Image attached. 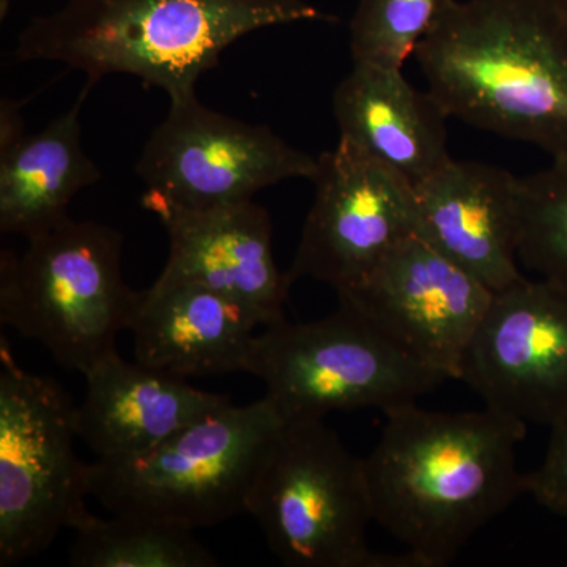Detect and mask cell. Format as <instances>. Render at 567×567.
<instances>
[{
  "label": "cell",
  "instance_id": "cell-1",
  "mask_svg": "<svg viewBox=\"0 0 567 567\" xmlns=\"http://www.w3.org/2000/svg\"><path fill=\"white\" fill-rule=\"evenodd\" d=\"M363 458L374 524L405 546L415 567L450 565L486 525L527 495L517 446L528 425L484 406L383 413Z\"/></svg>",
  "mask_w": 567,
  "mask_h": 567
},
{
  "label": "cell",
  "instance_id": "cell-2",
  "mask_svg": "<svg viewBox=\"0 0 567 567\" xmlns=\"http://www.w3.org/2000/svg\"><path fill=\"white\" fill-rule=\"evenodd\" d=\"M415 59L447 117L567 158V21L550 0H453Z\"/></svg>",
  "mask_w": 567,
  "mask_h": 567
},
{
  "label": "cell",
  "instance_id": "cell-3",
  "mask_svg": "<svg viewBox=\"0 0 567 567\" xmlns=\"http://www.w3.org/2000/svg\"><path fill=\"white\" fill-rule=\"evenodd\" d=\"M334 21L306 0H66L18 37V61L59 62L95 85L132 74L171 102L196 95L230 44L256 31Z\"/></svg>",
  "mask_w": 567,
  "mask_h": 567
},
{
  "label": "cell",
  "instance_id": "cell-4",
  "mask_svg": "<svg viewBox=\"0 0 567 567\" xmlns=\"http://www.w3.org/2000/svg\"><path fill=\"white\" fill-rule=\"evenodd\" d=\"M123 238L112 227L66 216L18 256L0 254V322L84 374L117 350L142 292L123 278Z\"/></svg>",
  "mask_w": 567,
  "mask_h": 567
},
{
  "label": "cell",
  "instance_id": "cell-5",
  "mask_svg": "<svg viewBox=\"0 0 567 567\" xmlns=\"http://www.w3.org/2000/svg\"><path fill=\"white\" fill-rule=\"evenodd\" d=\"M282 425L267 398L224 406L144 453L95 461L91 495L111 514L189 529L223 524L248 513Z\"/></svg>",
  "mask_w": 567,
  "mask_h": 567
},
{
  "label": "cell",
  "instance_id": "cell-6",
  "mask_svg": "<svg viewBox=\"0 0 567 567\" xmlns=\"http://www.w3.org/2000/svg\"><path fill=\"white\" fill-rule=\"evenodd\" d=\"M246 374L262 380L264 398L284 423L363 409L386 413L447 382L342 303L322 319L265 327L254 336Z\"/></svg>",
  "mask_w": 567,
  "mask_h": 567
},
{
  "label": "cell",
  "instance_id": "cell-7",
  "mask_svg": "<svg viewBox=\"0 0 567 567\" xmlns=\"http://www.w3.org/2000/svg\"><path fill=\"white\" fill-rule=\"evenodd\" d=\"M268 547L293 567H415L375 554L364 461L323 420L284 423L249 496Z\"/></svg>",
  "mask_w": 567,
  "mask_h": 567
},
{
  "label": "cell",
  "instance_id": "cell-8",
  "mask_svg": "<svg viewBox=\"0 0 567 567\" xmlns=\"http://www.w3.org/2000/svg\"><path fill=\"white\" fill-rule=\"evenodd\" d=\"M0 566L21 565L89 516V472L74 451L78 405L61 383L0 350Z\"/></svg>",
  "mask_w": 567,
  "mask_h": 567
},
{
  "label": "cell",
  "instance_id": "cell-9",
  "mask_svg": "<svg viewBox=\"0 0 567 567\" xmlns=\"http://www.w3.org/2000/svg\"><path fill=\"white\" fill-rule=\"evenodd\" d=\"M317 173V156L298 151L265 125H251L199 102H171L145 142L136 174L152 192L189 208L251 200L278 183Z\"/></svg>",
  "mask_w": 567,
  "mask_h": 567
},
{
  "label": "cell",
  "instance_id": "cell-10",
  "mask_svg": "<svg viewBox=\"0 0 567 567\" xmlns=\"http://www.w3.org/2000/svg\"><path fill=\"white\" fill-rule=\"evenodd\" d=\"M336 295L421 364L458 380L494 290L416 233Z\"/></svg>",
  "mask_w": 567,
  "mask_h": 567
},
{
  "label": "cell",
  "instance_id": "cell-11",
  "mask_svg": "<svg viewBox=\"0 0 567 567\" xmlns=\"http://www.w3.org/2000/svg\"><path fill=\"white\" fill-rule=\"evenodd\" d=\"M458 380L511 420L554 427L567 417V290L522 278L494 292Z\"/></svg>",
  "mask_w": 567,
  "mask_h": 567
},
{
  "label": "cell",
  "instance_id": "cell-12",
  "mask_svg": "<svg viewBox=\"0 0 567 567\" xmlns=\"http://www.w3.org/2000/svg\"><path fill=\"white\" fill-rule=\"evenodd\" d=\"M316 186L292 265L334 292L352 286L399 241L417 233L415 186L350 142L317 156Z\"/></svg>",
  "mask_w": 567,
  "mask_h": 567
},
{
  "label": "cell",
  "instance_id": "cell-13",
  "mask_svg": "<svg viewBox=\"0 0 567 567\" xmlns=\"http://www.w3.org/2000/svg\"><path fill=\"white\" fill-rule=\"evenodd\" d=\"M142 207L162 221L169 256L158 278L188 281L229 295L251 308L264 328L286 319L290 284L274 251L270 213L254 200L207 208L182 207L145 192Z\"/></svg>",
  "mask_w": 567,
  "mask_h": 567
},
{
  "label": "cell",
  "instance_id": "cell-14",
  "mask_svg": "<svg viewBox=\"0 0 567 567\" xmlns=\"http://www.w3.org/2000/svg\"><path fill=\"white\" fill-rule=\"evenodd\" d=\"M417 234L498 292L524 278L520 177L480 162L451 159L415 186Z\"/></svg>",
  "mask_w": 567,
  "mask_h": 567
},
{
  "label": "cell",
  "instance_id": "cell-15",
  "mask_svg": "<svg viewBox=\"0 0 567 567\" xmlns=\"http://www.w3.org/2000/svg\"><path fill=\"white\" fill-rule=\"evenodd\" d=\"M82 375L87 390L78 405V432L99 458L144 453L233 404L229 395L199 390L185 377L128 363L117 350Z\"/></svg>",
  "mask_w": 567,
  "mask_h": 567
},
{
  "label": "cell",
  "instance_id": "cell-16",
  "mask_svg": "<svg viewBox=\"0 0 567 567\" xmlns=\"http://www.w3.org/2000/svg\"><path fill=\"white\" fill-rule=\"evenodd\" d=\"M259 327L262 319L229 295L158 278L142 292L130 331L136 361L188 379L246 372Z\"/></svg>",
  "mask_w": 567,
  "mask_h": 567
},
{
  "label": "cell",
  "instance_id": "cell-17",
  "mask_svg": "<svg viewBox=\"0 0 567 567\" xmlns=\"http://www.w3.org/2000/svg\"><path fill=\"white\" fill-rule=\"evenodd\" d=\"M339 140L416 186L453 159L446 112L399 69L353 63L333 92Z\"/></svg>",
  "mask_w": 567,
  "mask_h": 567
},
{
  "label": "cell",
  "instance_id": "cell-18",
  "mask_svg": "<svg viewBox=\"0 0 567 567\" xmlns=\"http://www.w3.org/2000/svg\"><path fill=\"white\" fill-rule=\"evenodd\" d=\"M85 84L71 110L39 133L0 147V233L35 237L69 216L78 193L102 178L82 147Z\"/></svg>",
  "mask_w": 567,
  "mask_h": 567
},
{
  "label": "cell",
  "instance_id": "cell-19",
  "mask_svg": "<svg viewBox=\"0 0 567 567\" xmlns=\"http://www.w3.org/2000/svg\"><path fill=\"white\" fill-rule=\"evenodd\" d=\"M69 561L76 567H215L218 558L194 529L153 518L89 514L74 528Z\"/></svg>",
  "mask_w": 567,
  "mask_h": 567
},
{
  "label": "cell",
  "instance_id": "cell-20",
  "mask_svg": "<svg viewBox=\"0 0 567 567\" xmlns=\"http://www.w3.org/2000/svg\"><path fill=\"white\" fill-rule=\"evenodd\" d=\"M518 260L567 290V158L520 177Z\"/></svg>",
  "mask_w": 567,
  "mask_h": 567
},
{
  "label": "cell",
  "instance_id": "cell-21",
  "mask_svg": "<svg viewBox=\"0 0 567 567\" xmlns=\"http://www.w3.org/2000/svg\"><path fill=\"white\" fill-rule=\"evenodd\" d=\"M453 0H358L349 24L353 63L404 69Z\"/></svg>",
  "mask_w": 567,
  "mask_h": 567
},
{
  "label": "cell",
  "instance_id": "cell-22",
  "mask_svg": "<svg viewBox=\"0 0 567 567\" xmlns=\"http://www.w3.org/2000/svg\"><path fill=\"white\" fill-rule=\"evenodd\" d=\"M525 483L537 505L567 520V417L550 427L543 461L525 473Z\"/></svg>",
  "mask_w": 567,
  "mask_h": 567
},
{
  "label": "cell",
  "instance_id": "cell-23",
  "mask_svg": "<svg viewBox=\"0 0 567 567\" xmlns=\"http://www.w3.org/2000/svg\"><path fill=\"white\" fill-rule=\"evenodd\" d=\"M550 2L557 7L559 13H561L563 18L567 21V0H550Z\"/></svg>",
  "mask_w": 567,
  "mask_h": 567
}]
</instances>
